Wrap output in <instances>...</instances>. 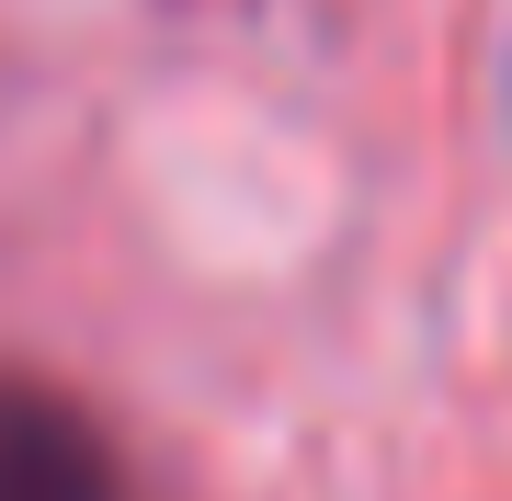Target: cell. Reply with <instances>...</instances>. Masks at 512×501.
<instances>
[{"label": "cell", "instance_id": "obj_1", "mask_svg": "<svg viewBox=\"0 0 512 501\" xmlns=\"http://www.w3.org/2000/svg\"><path fill=\"white\" fill-rule=\"evenodd\" d=\"M0 501H126L103 422L46 376H0Z\"/></svg>", "mask_w": 512, "mask_h": 501}, {"label": "cell", "instance_id": "obj_2", "mask_svg": "<svg viewBox=\"0 0 512 501\" xmlns=\"http://www.w3.org/2000/svg\"><path fill=\"white\" fill-rule=\"evenodd\" d=\"M501 103H512V57H501Z\"/></svg>", "mask_w": 512, "mask_h": 501}]
</instances>
